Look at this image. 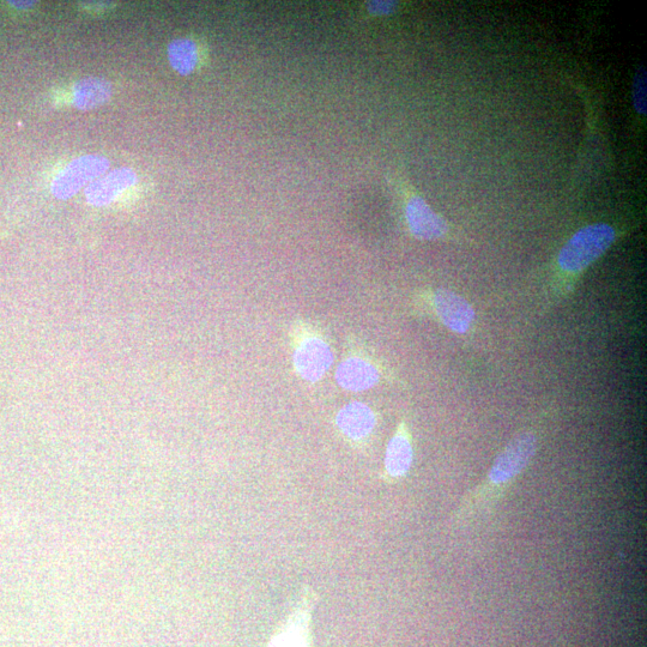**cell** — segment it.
Segmentation results:
<instances>
[{"label": "cell", "instance_id": "6", "mask_svg": "<svg viewBox=\"0 0 647 647\" xmlns=\"http://www.w3.org/2000/svg\"><path fill=\"white\" fill-rule=\"evenodd\" d=\"M379 372L371 362L361 358L348 359L338 367L337 383L349 391H366L379 382Z\"/></svg>", "mask_w": 647, "mask_h": 647}, {"label": "cell", "instance_id": "8", "mask_svg": "<svg viewBox=\"0 0 647 647\" xmlns=\"http://www.w3.org/2000/svg\"><path fill=\"white\" fill-rule=\"evenodd\" d=\"M376 415L366 404L350 403L337 416V426L347 438L362 440L376 427Z\"/></svg>", "mask_w": 647, "mask_h": 647}, {"label": "cell", "instance_id": "2", "mask_svg": "<svg viewBox=\"0 0 647 647\" xmlns=\"http://www.w3.org/2000/svg\"><path fill=\"white\" fill-rule=\"evenodd\" d=\"M615 240V229L606 223H597L580 229L562 247L558 263L570 274H577L600 258Z\"/></svg>", "mask_w": 647, "mask_h": 647}, {"label": "cell", "instance_id": "9", "mask_svg": "<svg viewBox=\"0 0 647 647\" xmlns=\"http://www.w3.org/2000/svg\"><path fill=\"white\" fill-rule=\"evenodd\" d=\"M169 62L181 75H191L203 62L201 46L192 39L174 40L169 46Z\"/></svg>", "mask_w": 647, "mask_h": 647}, {"label": "cell", "instance_id": "4", "mask_svg": "<svg viewBox=\"0 0 647 647\" xmlns=\"http://www.w3.org/2000/svg\"><path fill=\"white\" fill-rule=\"evenodd\" d=\"M435 312L441 323L456 334H465L475 320V311L461 295L451 290L439 289L433 298Z\"/></svg>", "mask_w": 647, "mask_h": 647}, {"label": "cell", "instance_id": "14", "mask_svg": "<svg viewBox=\"0 0 647 647\" xmlns=\"http://www.w3.org/2000/svg\"><path fill=\"white\" fill-rule=\"evenodd\" d=\"M397 8L396 2H372L368 4L371 14L377 16L390 15Z\"/></svg>", "mask_w": 647, "mask_h": 647}, {"label": "cell", "instance_id": "7", "mask_svg": "<svg viewBox=\"0 0 647 647\" xmlns=\"http://www.w3.org/2000/svg\"><path fill=\"white\" fill-rule=\"evenodd\" d=\"M413 446L404 423L398 427L386 450L385 470L390 479H402L413 464Z\"/></svg>", "mask_w": 647, "mask_h": 647}, {"label": "cell", "instance_id": "10", "mask_svg": "<svg viewBox=\"0 0 647 647\" xmlns=\"http://www.w3.org/2000/svg\"><path fill=\"white\" fill-rule=\"evenodd\" d=\"M135 178V174L131 171L114 172L87 191L89 201L94 204L108 203L112 201L117 192L122 191L125 186L131 185Z\"/></svg>", "mask_w": 647, "mask_h": 647}, {"label": "cell", "instance_id": "11", "mask_svg": "<svg viewBox=\"0 0 647 647\" xmlns=\"http://www.w3.org/2000/svg\"><path fill=\"white\" fill-rule=\"evenodd\" d=\"M269 647H311L305 614L294 616L287 627L272 640Z\"/></svg>", "mask_w": 647, "mask_h": 647}, {"label": "cell", "instance_id": "13", "mask_svg": "<svg viewBox=\"0 0 647 647\" xmlns=\"http://www.w3.org/2000/svg\"><path fill=\"white\" fill-rule=\"evenodd\" d=\"M633 106L642 116H646L647 111V74L645 66L642 65L633 78L632 86Z\"/></svg>", "mask_w": 647, "mask_h": 647}, {"label": "cell", "instance_id": "5", "mask_svg": "<svg viewBox=\"0 0 647 647\" xmlns=\"http://www.w3.org/2000/svg\"><path fill=\"white\" fill-rule=\"evenodd\" d=\"M411 233L421 240H437L447 233V223L420 197H411L405 209Z\"/></svg>", "mask_w": 647, "mask_h": 647}, {"label": "cell", "instance_id": "12", "mask_svg": "<svg viewBox=\"0 0 647 647\" xmlns=\"http://www.w3.org/2000/svg\"><path fill=\"white\" fill-rule=\"evenodd\" d=\"M76 104L80 108L95 107L110 96V87L99 80L84 81L77 87Z\"/></svg>", "mask_w": 647, "mask_h": 647}, {"label": "cell", "instance_id": "1", "mask_svg": "<svg viewBox=\"0 0 647 647\" xmlns=\"http://www.w3.org/2000/svg\"><path fill=\"white\" fill-rule=\"evenodd\" d=\"M538 435L535 431L520 432L512 438L495 459L486 479L465 495L459 504L453 524L469 522L479 513L487 512L498 503L518 477L529 467L538 449Z\"/></svg>", "mask_w": 647, "mask_h": 647}, {"label": "cell", "instance_id": "3", "mask_svg": "<svg viewBox=\"0 0 647 647\" xmlns=\"http://www.w3.org/2000/svg\"><path fill=\"white\" fill-rule=\"evenodd\" d=\"M334 362L329 343L322 336L306 332L295 344L294 366L302 379L318 382Z\"/></svg>", "mask_w": 647, "mask_h": 647}]
</instances>
